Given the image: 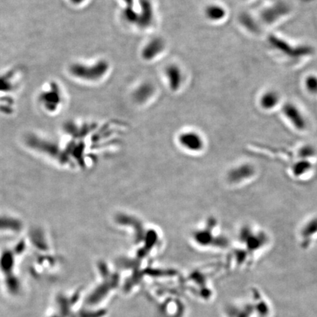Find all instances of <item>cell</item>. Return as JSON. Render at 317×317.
Here are the masks:
<instances>
[{
  "label": "cell",
  "instance_id": "6da1fadb",
  "mask_svg": "<svg viewBox=\"0 0 317 317\" xmlns=\"http://www.w3.org/2000/svg\"><path fill=\"white\" fill-rule=\"evenodd\" d=\"M64 126L62 136L48 141L46 155L50 154L62 166L84 169L96 163L100 157V128L93 123H69Z\"/></svg>",
  "mask_w": 317,
  "mask_h": 317
},
{
  "label": "cell",
  "instance_id": "7a4b0ae2",
  "mask_svg": "<svg viewBox=\"0 0 317 317\" xmlns=\"http://www.w3.org/2000/svg\"><path fill=\"white\" fill-rule=\"evenodd\" d=\"M111 69L110 62L105 58L89 60H77L70 63V77L83 84H99L107 77Z\"/></svg>",
  "mask_w": 317,
  "mask_h": 317
},
{
  "label": "cell",
  "instance_id": "3957f363",
  "mask_svg": "<svg viewBox=\"0 0 317 317\" xmlns=\"http://www.w3.org/2000/svg\"><path fill=\"white\" fill-rule=\"evenodd\" d=\"M65 102V93L60 86L55 82H50L43 86L38 93V105L44 113L48 114L59 113Z\"/></svg>",
  "mask_w": 317,
  "mask_h": 317
},
{
  "label": "cell",
  "instance_id": "277c9868",
  "mask_svg": "<svg viewBox=\"0 0 317 317\" xmlns=\"http://www.w3.org/2000/svg\"><path fill=\"white\" fill-rule=\"evenodd\" d=\"M177 141L180 146L189 153L201 152L205 146L203 136L193 129L181 131L178 134Z\"/></svg>",
  "mask_w": 317,
  "mask_h": 317
},
{
  "label": "cell",
  "instance_id": "5b68a950",
  "mask_svg": "<svg viewBox=\"0 0 317 317\" xmlns=\"http://www.w3.org/2000/svg\"><path fill=\"white\" fill-rule=\"evenodd\" d=\"M164 77L170 91L175 93L182 88L184 83V73L179 64L170 62L164 68Z\"/></svg>",
  "mask_w": 317,
  "mask_h": 317
},
{
  "label": "cell",
  "instance_id": "8992f818",
  "mask_svg": "<svg viewBox=\"0 0 317 317\" xmlns=\"http://www.w3.org/2000/svg\"><path fill=\"white\" fill-rule=\"evenodd\" d=\"M166 48L167 43L165 38L156 35L148 39L143 46L141 50V58L145 62H153L163 55Z\"/></svg>",
  "mask_w": 317,
  "mask_h": 317
},
{
  "label": "cell",
  "instance_id": "52a82bcc",
  "mask_svg": "<svg viewBox=\"0 0 317 317\" xmlns=\"http://www.w3.org/2000/svg\"><path fill=\"white\" fill-rule=\"evenodd\" d=\"M157 86L152 81L145 80L135 86L132 92V99L137 105L144 106L149 103L157 94Z\"/></svg>",
  "mask_w": 317,
  "mask_h": 317
},
{
  "label": "cell",
  "instance_id": "ba28073f",
  "mask_svg": "<svg viewBox=\"0 0 317 317\" xmlns=\"http://www.w3.org/2000/svg\"><path fill=\"white\" fill-rule=\"evenodd\" d=\"M139 9L138 26L142 30H146L154 25L155 21V7L152 0H138Z\"/></svg>",
  "mask_w": 317,
  "mask_h": 317
},
{
  "label": "cell",
  "instance_id": "9c48e42d",
  "mask_svg": "<svg viewBox=\"0 0 317 317\" xmlns=\"http://www.w3.org/2000/svg\"><path fill=\"white\" fill-rule=\"evenodd\" d=\"M283 114L297 130L304 131L307 127V122L304 115L295 104L287 102L282 107Z\"/></svg>",
  "mask_w": 317,
  "mask_h": 317
},
{
  "label": "cell",
  "instance_id": "30bf717a",
  "mask_svg": "<svg viewBox=\"0 0 317 317\" xmlns=\"http://www.w3.org/2000/svg\"><path fill=\"white\" fill-rule=\"evenodd\" d=\"M228 14L227 8L220 3H208L203 7V16L211 24H220L224 22Z\"/></svg>",
  "mask_w": 317,
  "mask_h": 317
},
{
  "label": "cell",
  "instance_id": "8fae6325",
  "mask_svg": "<svg viewBox=\"0 0 317 317\" xmlns=\"http://www.w3.org/2000/svg\"><path fill=\"white\" fill-rule=\"evenodd\" d=\"M279 93L273 89L265 90L259 98V105L264 111H271L281 103Z\"/></svg>",
  "mask_w": 317,
  "mask_h": 317
},
{
  "label": "cell",
  "instance_id": "7c38bea8",
  "mask_svg": "<svg viewBox=\"0 0 317 317\" xmlns=\"http://www.w3.org/2000/svg\"><path fill=\"white\" fill-rule=\"evenodd\" d=\"M238 22L245 30L251 33L257 34L259 31L258 22L248 12H241L238 16Z\"/></svg>",
  "mask_w": 317,
  "mask_h": 317
},
{
  "label": "cell",
  "instance_id": "4fadbf2b",
  "mask_svg": "<svg viewBox=\"0 0 317 317\" xmlns=\"http://www.w3.org/2000/svg\"><path fill=\"white\" fill-rule=\"evenodd\" d=\"M305 90L312 96H317V76L315 74H310L305 77L304 82Z\"/></svg>",
  "mask_w": 317,
  "mask_h": 317
},
{
  "label": "cell",
  "instance_id": "5bb4252c",
  "mask_svg": "<svg viewBox=\"0 0 317 317\" xmlns=\"http://www.w3.org/2000/svg\"><path fill=\"white\" fill-rule=\"evenodd\" d=\"M69 5L74 7H82L87 4L89 0H67Z\"/></svg>",
  "mask_w": 317,
  "mask_h": 317
},
{
  "label": "cell",
  "instance_id": "9a60e30c",
  "mask_svg": "<svg viewBox=\"0 0 317 317\" xmlns=\"http://www.w3.org/2000/svg\"><path fill=\"white\" fill-rule=\"evenodd\" d=\"M124 3V7H135V0H121Z\"/></svg>",
  "mask_w": 317,
  "mask_h": 317
}]
</instances>
